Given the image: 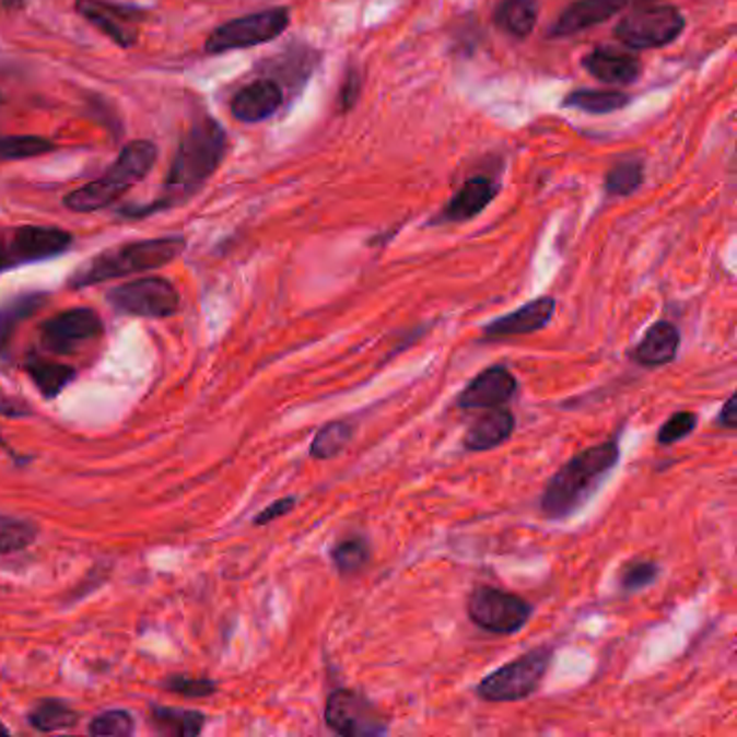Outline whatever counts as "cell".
<instances>
[{"instance_id": "1", "label": "cell", "mask_w": 737, "mask_h": 737, "mask_svg": "<svg viewBox=\"0 0 737 737\" xmlns=\"http://www.w3.org/2000/svg\"><path fill=\"white\" fill-rule=\"evenodd\" d=\"M225 152L227 134L219 121L203 117L201 121L192 124L176 150L174 163L163 185V197L145 206L143 210H132L128 217H145L150 212L185 203L186 199L199 192V188L212 178V174L223 163Z\"/></svg>"}, {"instance_id": "2", "label": "cell", "mask_w": 737, "mask_h": 737, "mask_svg": "<svg viewBox=\"0 0 737 737\" xmlns=\"http://www.w3.org/2000/svg\"><path fill=\"white\" fill-rule=\"evenodd\" d=\"M621 459L617 437L588 446L564 463L541 493V513L550 522H562L575 515L615 471Z\"/></svg>"}, {"instance_id": "3", "label": "cell", "mask_w": 737, "mask_h": 737, "mask_svg": "<svg viewBox=\"0 0 737 737\" xmlns=\"http://www.w3.org/2000/svg\"><path fill=\"white\" fill-rule=\"evenodd\" d=\"M185 247L186 241L183 236H163L119 245L97 254L95 258L81 265L68 283L70 288L81 290L119 277L156 271L180 258Z\"/></svg>"}, {"instance_id": "4", "label": "cell", "mask_w": 737, "mask_h": 737, "mask_svg": "<svg viewBox=\"0 0 737 737\" xmlns=\"http://www.w3.org/2000/svg\"><path fill=\"white\" fill-rule=\"evenodd\" d=\"M156 156L152 141H130L102 178L68 192L63 203L74 212H95L115 203L152 172Z\"/></svg>"}, {"instance_id": "5", "label": "cell", "mask_w": 737, "mask_h": 737, "mask_svg": "<svg viewBox=\"0 0 737 737\" xmlns=\"http://www.w3.org/2000/svg\"><path fill=\"white\" fill-rule=\"evenodd\" d=\"M553 651L550 646H537L524 655L506 662L498 670L489 672L478 686L476 694L489 703H515L535 694L550 670Z\"/></svg>"}, {"instance_id": "6", "label": "cell", "mask_w": 737, "mask_h": 737, "mask_svg": "<svg viewBox=\"0 0 737 737\" xmlns=\"http://www.w3.org/2000/svg\"><path fill=\"white\" fill-rule=\"evenodd\" d=\"M686 15L672 4H646L615 26V37L630 50H655L664 48L683 33Z\"/></svg>"}, {"instance_id": "7", "label": "cell", "mask_w": 737, "mask_h": 737, "mask_svg": "<svg viewBox=\"0 0 737 737\" xmlns=\"http://www.w3.org/2000/svg\"><path fill=\"white\" fill-rule=\"evenodd\" d=\"M467 617L484 632L511 636L528 625L533 606L515 593L495 586H476L467 599Z\"/></svg>"}, {"instance_id": "8", "label": "cell", "mask_w": 737, "mask_h": 737, "mask_svg": "<svg viewBox=\"0 0 737 737\" xmlns=\"http://www.w3.org/2000/svg\"><path fill=\"white\" fill-rule=\"evenodd\" d=\"M290 24V9L288 7H271L265 11H256L236 20H230L217 26L208 42V55H221L230 50H243L262 46L277 39Z\"/></svg>"}, {"instance_id": "9", "label": "cell", "mask_w": 737, "mask_h": 737, "mask_svg": "<svg viewBox=\"0 0 737 737\" xmlns=\"http://www.w3.org/2000/svg\"><path fill=\"white\" fill-rule=\"evenodd\" d=\"M113 309L139 318H169L180 312V292L165 277H141L106 292Z\"/></svg>"}, {"instance_id": "10", "label": "cell", "mask_w": 737, "mask_h": 737, "mask_svg": "<svg viewBox=\"0 0 737 737\" xmlns=\"http://www.w3.org/2000/svg\"><path fill=\"white\" fill-rule=\"evenodd\" d=\"M325 725L344 737L385 736L389 732L385 718L368 699L347 688H338L327 697Z\"/></svg>"}, {"instance_id": "11", "label": "cell", "mask_w": 737, "mask_h": 737, "mask_svg": "<svg viewBox=\"0 0 737 737\" xmlns=\"http://www.w3.org/2000/svg\"><path fill=\"white\" fill-rule=\"evenodd\" d=\"M102 331H104L102 318L92 307L66 309L48 318L39 329L42 344L57 355L74 353L79 347L100 338Z\"/></svg>"}, {"instance_id": "12", "label": "cell", "mask_w": 737, "mask_h": 737, "mask_svg": "<svg viewBox=\"0 0 737 737\" xmlns=\"http://www.w3.org/2000/svg\"><path fill=\"white\" fill-rule=\"evenodd\" d=\"M77 11L121 48H130L137 44V26L145 17L139 7L117 4L108 0H77Z\"/></svg>"}, {"instance_id": "13", "label": "cell", "mask_w": 737, "mask_h": 737, "mask_svg": "<svg viewBox=\"0 0 737 737\" xmlns=\"http://www.w3.org/2000/svg\"><path fill=\"white\" fill-rule=\"evenodd\" d=\"M517 389L519 381L511 370L506 366H489L467 383L457 398V405L465 411L504 407L508 400H513Z\"/></svg>"}, {"instance_id": "14", "label": "cell", "mask_w": 737, "mask_h": 737, "mask_svg": "<svg viewBox=\"0 0 737 737\" xmlns=\"http://www.w3.org/2000/svg\"><path fill=\"white\" fill-rule=\"evenodd\" d=\"M630 4L632 0H575L558 13L552 26L548 28V37L550 39L573 37L582 31H588L597 24L612 20Z\"/></svg>"}, {"instance_id": "15", "label": "cell", "mask_w": 737, "mask_h": 737, "mask_svg": "<svg viewBox=\"0 0 737 737\" xmlns=\"http://www.w3.org/2000/svg\"><path fill=\"white\" fill-rule=\"evenodd\" d=\"M555 314V299L553 296H539L519 309L500 316L482 327V338L487 340H502V338H515V336H530L541 329H546L552 323Z\"/></svg>"}, {"instance_id": "16", "label": "cell", "mask_w": 737, "mask_h": 737, "mask_svg": "<svg viewBox=\"0 0 737 737\" xmlns=\"http://www.w3.org/2000/svg\"><path fill=\"white\" fill-rule=\"evenodd\" d=\"M15 256L20 267L44 262L66 254L72 247V234L59 227H39V225H24L11 232Z\"/></svg>"}, {"instance_id": "17", "label": "cell", "mask_w": 737, "mask_h": 737, "mask_svg": "<svg viewBox=\"0 0 737 737\" xmlns=\"http://www.w3.org/2000/svg\"><path fill=\"white\" fill-rule=\"evenodd\" d=\"M582 68L597 81L615 87H628L641 81L643 63L634 55H625L606 46L593 48L584 59Z\"/></svg>"}, {"instance_id": "18", "label": "cell", "mask_w": 737, "mask_h": 737, "mask_svg": "<svg viewBox=\"0 0 737 737\" xmlns=\"http://www.w3.org/2000/svg\"><path fill=\"white\" fill-rule=\"evenodd\" d=\"M500 192V185L487 176H473L463 183L461 188L453 195V199L440 210V214L431 221L440 223H465L478 217Z\"/></svg>"}, {"instance_id": "19", "label": "cell", "mask_w": 737, "mask_h": 737, "mask_svg": "<svg viewBox=\"0 0 737 737\" xmlns=\"http://www.w3.org/2000/svg\"><path fill=\"white\" fill-rule=\"evenodd\" d=\"M283 104V90L276 79H260L236 93L230 102L234 119L243 124H258L273 117Z\"/></svg>"}, {"instance_id": "20", "label": "cell", "mask_w": 737, "mask_h": 737, "mask_svg": "<svg viewBox=\"0 0 737 737\" xmlns=\"http://www.w3.org/2000/svg\"><path fill=\"white\" fill-rule=\"evenodd\" d=\"M681 347V331L670 320H657L646 329L643 340L632 351V360L643 368H662L672 364Z\"/></svg>"}, {"instance_id": "21", "label": "cell", "mask_w": 737, "mask_h": 737, "mask_svg": "<svg viewBox=\"0 0 737 737\" xmlns=\"http://www.w3.org/2000/svg\"><path fill=\"white\" fill-rule=\"evenodd\" d=\"M515 433V416L508 409L493 407L487 409L465 433L463 448L467 453H487L511 440Z\"/></svg>"}, {"instance_id": "22", "label": "cell", "mask_w": 737, "mask_h": 737, "mask_svg": "<svg viewBox=\"0 0 737 737\" xmlns=\"http://www.w3.org/2000/svg\"><path fill=\"white\" fill-rule=\"evenodd\" d=\"M539 0H500L493 9V24L508 37L526 39L537 28Z\"/></svg>"}, {"instance_id": "23", "label": "cell", "mask_w": 737, "mask_h": 737, "mask_svg": "<svg viewBox=\"0 0 737 737\" xmlns=\"http://www.w3.org/2000/svg\"><path fill=\"white\" fill-rule=\"evenodd\" d=\"M562 108L582 110L588 115H610L632 104V95L621 90H573L562 97Z\"/></svg>"}, {"instance_id": "24", "label": "cell", "mask_w": 737, "mask_h": 737, "mask_svg": "<svg viewBox=\"0 0 737 737\" xmlns=\"http://www.w3.org/2000/svg\"><path fill=\"white\" fill-rule=\"evenodd\" d=\"M24 370L44 398H57L77 378V370L72 366L35 355L24 362Z\"/></svg>"}, {"instance_id": "25", "label": "cell", "mask_w": 737, "mask_h": 737, "mask_svg": "<svg viewBox=\"0 0 737 737\" xmlns=\"http://www.w3.org/2000/svg\"><path fill=\"white\" fill-rule=\"evenodd\" d=\"M150 723L163 736L197 737L203 732L206 716L201 712H195V710H176V707L152 705Z\"/></svg>"}, {"instance_id": "26", "label": "cell", "mask_w": 737, "mask_h": 737, "mask_svg": "<svg viewBox=\"0 0 737 737\" xmlns=\"http://www.w3.org/2000/svg\"><path fill=\"white\" fill-rule=\"evenodd\" d=\"M79 712L59 699H42L26 716L28 725L42 734L70 729L79 723Z\"/></svg>"}, {"instance_id": "27", "label": "cell", "mask_w": 737, "mask_h": 737, "mask_svg": "<svg viewBox=\"0 0 737 737\" xmlns=\"http://www.w3.org/2000/svg\"><path fill=\"white\" fill-rule=\"evenodd\" d=\"M353 435H355V429L351 422H344V420L329 422L314 435L312 446H309V457L318 461H329L338 457L342 451H347Z\"/></svg>"}, {"instance_id": "28", "label": "cell", "mask_w": 737, "mask_h": 737, "mask_svg": "<svg viewBox=\"0 0 737 737\" xmlns=\"http://www.w3.org/2000/svg\"><path fill=\"white\" fill-rule=\"evenodd\" d=\"M44 301H46V294L31 292V294L15 296L13 301L0 307V355L7 351V344L11 342V336L17 323L33 316L44 305Z\"/></svg>"}, {"instance_id": "29", "label": "cell", "mask_w": 737, "mask_h": 737, "mask_svg": "<svg viewBox=\"0 0 737 737\" xmlns=\"http://www.w3.org/2000/svg\"><path fill=\"white\" fill-rule=\"evenodd\" d=\"M645 183V163L641 159L619 161L606 174V192L615 197H630Z\"/></svg>"}, {"instance_id": "30", "label": "cell", "mask_w": 737, "mask_h": 737, "mask_svg": "<svg viewBox=\"0 0 737 737\" xmlns=\"http://www.w3.org/2000/svg\"><path fill=\"white\" fill-rule=\"evenodd\" d=\"M331 560L340 575H353L368 564L370 543L360 535L344 537L331 548Z\"/></svg>"}, {"instance_id": "31", "label": "cell", "mask_w": 737, "mask_h": 737, "mask_svg": "<svg viewBox=\"0 0 737 737\" xmlns=\"http://www.w3.org/2000/svg\"><path fill=\"white\" fill-rule=\"evenodd\" d=\"M39 530L33 522L0 515V553L22 552L35 543Z\"/></svg>"}, {"instance_id": "32", "label": "cell", "mask_w": 737, "mask_h": 737, "mask_svg": "<svg viewBox=\"0 0 737 737\" xmlns=\"http://www.w3.org/2000/svg\"><path fill=\"white\" fill-rule=\"evenodd\" d=\"M55 150V143L44 137L13 134L0 137V161H26Z\"/></svg>"}, {"instance_id": "33", "label": "cell", "mask_w": 737, "mask_h": 737, "mask_svg": "<svg viewBox=\"0 0 737 737\" xmlns=\"http://www.w3.org/2000/svg\"><path fill=\"white\" fill-rule=\"evenodd\" d=\"M659 575V564L653 560H634L628 562L619 573V586L625 595L641 593L651 586Z\"/></svg>"}, {"instance_id": "34", "label": "cell", "mask_w": 737, "mask_h": 737, "mask_svg": "<svg viewBox=\"0 0 737 737\" xmlns=\"http://www.w3.org/2000/svg\"><path fill=\"white\" fill-rule=\"evenodd\" d=\"M90 734L95 737H128L134 734V718L126 710H108L90 723Z\"/></svg>"}, {"instance_id": "35", "label": "cell", "mask_w": 737, "mask_h": 737, "mask_svg": "<svg viewBox=\"0 0 737 737\" xmlns=\"http://www.w3.org/2000/svg\"><path fill=\"white\" fill-rule=\"evenodd\" d=\"M697 422H699V416L694 411H677L657 431V444L672 446V444L686 440L697 429Z\"/></svg>"}, {"instance_id": "36", "label": "cell", "mask_w": 737, "mask_h": 737, "mask_svg": "<svg viewBox=\"0 0 737 737\" xmlns=\"http://www.w3.org/2000/svg\"><path fill=\"white\" fill-rule=\"evenodd\" d=\"M163 688L167 692H176L186 699H206L212 697L217 692V683L210 679H192V677H185V675H174L169 677Z\"/></svg>"}, {"instance_id": "37", "label": "cell", "mask_w": 737, "mask_h": 737, "mask_svg": "<svg viewBox=\"0 0 737 737\" xmlns=\"http://www.w3.org/2000/svg\"><path fill=\"white\" fill-rule=\"evenodd\" d=\"M362 93V72L360 70H349L344 81L340 83V92H338V106L342 110L353 108V104L358 102Z\"/></svg>"}, {"instance_id": "38", "label": "cell", "mask_w": 737, "mask_h": 737, "mask_svg": "<svg viewBox=\"0 0 737 737\" xmlns=\"http://www.w3.org/2000/svg\"><path fill=\"white\" fill-rule=\"evenodd\" d=\"M296 498L294 495H288V498H279L273 504H269L267 508H262L256 519H254V526H267L271 522H276L279 517H285L288 513H292V508L296 506Z\"/></svg>"}, {"instance_id": "39", "label": "cell", "mask_w": 737, "mask_h": 737, "mask_svg": "<svg viewBox=\"0 0 737 737\" xmlns=\"http://www.w3.org/2000/svg\"><path fill=\"white\" fill-rule=\"evenodd\" d=\"M33 411L31 407L15 396H9L7 391H0V416L4 418H28Z\"/></svg>"}, {"instance_id": "40", "label": "cell", "mask_w": 737, "mask_h": 737, "mask_svg": "<svg viewBox=\"0 0 737 737\" xmlns=\"http://www.w3.org/2000/svg\"><path fill=\"white\" fill-rule=\"evenodd\" d=\"M15 267H17V258H15L11 232L0 230V273H4L9 269H15Z\"/></svg>"}, {"instance_id": "41", "label": "cell", "mask_w": 737, "mask_h": 737, "mask_svg": "<svg viewBox=\"0 0 737 737\" xmlns=\"http://www.w3.org/2000/svg\"><path fill=\"white\" fill-rule=\"evenodd\" d=\"M718 426L721 429H736L737 426V396L736 394H732L729 398H727V402L723 405V409H721V416H718Z\"/></svg>"}, {"instance_id": "42", "label": "cell", "mask_w": 737, "mask_h": 737, "mask_svg": "<svg viewBox=\"0 0 737 737\" xmlns=\"http://www.w3.org/2000/svg\"><path fill=\"white\" fill-rule=\"evenodd\" d=\"M9 734H11V732L0 723V737L9 736Z\"/></svg>"}, {"instance_id": "43", "label": "cell", "mask_w": 737, "mask_h": 737, "mask_svg": "<svg viewBox=\"0 0 737 737\" xmlns=\"http://www.w3.org/2000/svg\"><path fill=\"white\" fill-rule=\"evenodd\" d=\"M0 448H4V451H9V448H7V442H4V440H2V437H0Z\"/></svg>"}]
</instances>
